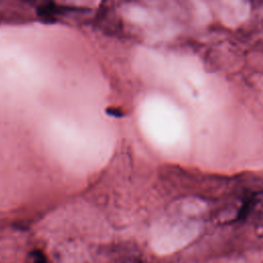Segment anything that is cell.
<instances>
[{"instance_id":"1","label":"cell","mask_w":263,"mask_h":263,"mask_svg":"<svg viewBox=\"0 0 263 263\" xmlns=\"http://www.w3.org/2000/svg\"><path fill=\"white\" fill-rule=\"evenodd\" d=\"M26 263H47V258L42 251L33 250L28 254Z\"/></svg>"}]
</instances>
